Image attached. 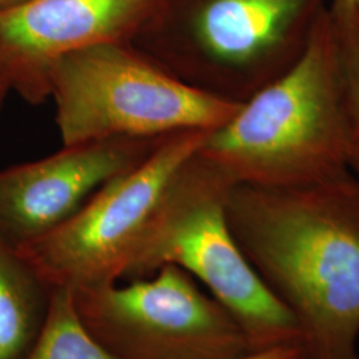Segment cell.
<instances>
[{"label":"cell","mask_w":359,"mask_h":359,"mask_svg":"<svg viewBox=\"0 0 359 359\" xmlns=\"http://www.w3.org/2000/svg\"><path fill=\"white\" fill-rule=\"evenodd\" d=\"M231 233L293 314L304 359H359V181L348 170L306 185H233Z\"/></svg>","instance_id":"cell-1"},{"label":"cell","mask_w":359,"mask_h":359,"mask_svg":"<svg viewBox=\"0 0 359 359\" xmlns=\"http://www.w3.org/2000/svg\"><path fill=\"white\" fill-rule=\"evenodd\" d=\"M327 13L329 8L302 57L241 104L200 148L198 154L233 185L297 187L350 170L359 135Z\"/></svg>","instance_id":"cell-2"},{"label":"cell","mask_w":359,"mask_h":359,"mask_svg":"<svg viewBox=\"0 0 359 359\" xmlns=\"http://www.w3.org/2000/svg\"><path fill=\"white\" fill-rule=\"evenodd\" d=\"M332 0H158L133 44L170 74L244 103L308 50Z\"/></svg>","instance_id":"cell-3"},{"label":"cell","mask_w":359,"mask_h":359,"mask_svg":"<svg viewBox=\"0 0 359 359\" xmlns=\"http://www.w3.org/2000/svg\"><path fill=\"white\" fill-rule=\"evenodd\" d=\"M233 184L198 152L170 180L124 280L176 265L209 289L244 329L253 348L302 344L293 314L262 281L231 231L226 200Z\"/></svg>","instance_id":"cell-4"},{"label":"cell","mask_w":359,"mask_h":359,"mask_svg":"<svg viewBox=\"0 0 359 359\" xmlns=\"http://www.w3.org/2000/svg\"><path fill=\"white\" fill-rule=\"evenodd\" d=\"M48 86L63 145L212 132L243 104L182 81L133 43H103L67 55L52 67Z\"/></svg>","instance_id":"cell-5"},{"label":"cell","mask_w":359,"mask_h":359,"mask_svg":"<svg viewBox=\"0 0 359 359\" xmlns=\"http://www.w3.org/2000/svg\"><path fill=\"white\" fill-rule=\"evenodd\" d=\"M209 133L168 136L140 165L105 184L62 225L16 246L19 255L50 292H77L124 280L170 180Z\"/></svg>","instance_id":"cell-6"},{"label":"cell","mask_w":359,"mask_h":359,"mask_svg":"<svg viewBox=\"0 0 359 359\" xmlns=\"http://www.w3.org/2000/svg\"><path fill=\"white\" fill-rule=\"evenodd\" d=\"M72 295L84 327L117 358L234 359L256 351L231 313L176 265Z\"/></svg>","instance_id":"cell-7"},{"label":"cell","mask_w":359,"mask_h":359,"mask_svg":"<svg viewBox=\"0 0 359 359\" xmlns=\"http://www.w3.org/2000/svg\"><path fill=\"white\" fill-rule=\"evenodd\" d=\"M158 0H25L0 11V71L10 90L48 100L52 67L103 43H133Z\"/></svg>","instance_id":"cell-8"},{"label":"cell","mask_w":359,"mask_h":359,"mask_svg":"<svg viewBox=\"0 0 359 359\" xmlns=\"http://www.w3.org/2000/svg\"><path fill=\"white\" fill-rule=\"evenodd\" d=\"M164 139L63 145L43 158L1 169L0 236L20 246L57 228L105 184L140 165Z\"/></svg>","instance_id":"cell-9"},{"label":"cell","mask_w":359,"mask_h":359,"mask_svg":"<svg viewBox=\"0 0 359 359\" xmlns=\"http://www.w3.org/2000/svg\"><path fill=\"white\" fill-rule=\"evenodd\" d=\"M50 290L0 236V359H25L46 320Z\"/></svg>","instance_id":"cell-10"},{"label":"cell","mask_w":359,"mask_h":359,"mask_svg":"<svg viewBox=\"0 0 359 359\" xmlns=\"http://www.w3.org/2000/svg\"><path fill=\"white\" fill-rule=\"evenodd\" d=\"M25 359H120L100 345L77 316L67 289L50 292L48 310L35 344Z\"/></svg>","instance_id":"cell-11"},{"label":"cell","mask_w":359,"mask_h":359,"mask_svg":"<svg viewBox=\"0 0 359 359\" xmlns=\"http://www.w3.org/2000/svg\"><path fill=\"white\" fill-rule=\"evenodd\" d=\"M327 15L339 75L359 135V6L330 4Z\"/></svg>","instance_id":"cell-12"},{"label":"cell","mask_w":359,"mask_h":359,"mask_svg":"<svg viewBox=\"0 0 359 359\" xmlns=\"http://www.w3.org/2000/svg\"><path fill=\"white\" fill-rule=\"evenodd\" d=\"M234 359H304V350L299 345L271 347Z\"/></svg>","instance_id":"cell-13"},{"label":"cell","mask_w":359,"mask_h":359,"mask_svg":"<svg viewBox=\"0 0 359 359\" xmlns=\"http://www.w3.org/2000/svg\"><path fill=\"white\" fill-rule=\"evenodd\" d=\"M350 170L359 181V142L353 157H351V161H350Z\"/></svg>","instance_id":"cell-14"},{"label":"cell","mask_w":359,"mask_h":359,"mask_svg":"<svg viewBox=\"0 0 359 359\" xmlns=\"http://www.w3.org/2000/svg\"><path fill=\"white\" fill-rule=\"evenodd\" d=\"M10 92H11V90H10V86H8V83H7L6 77L3 75V72L0 71V105L3 104L4 99H6V96H7Z\"/></svg>","instance_id":"cell-15"},{"label":"cell","mask_w":359,"mask_h":359,"mask_svg":"<svg viewBox=\"0 0 359 359\" xmlns=\"http://www.w3.org/2000/svg\"><path fill=\"white\" fill-rule=\"evenodd\" d=\"M22 1H25V0H0V11L7 10L10 7H13V6H16V4L22 3Z\"/></svg>","instance_id":"cell-16"},{"label":"cell","mask_w":359,"mask_h":359,"mask_svg":"<svg viewBox=\"0 0 359 359\" xmlns=\"http://www.w3.org/2000/svg\"><path fill=\"white\" fill-rule=\"evenodd\" d=\"M332 6H359V0H332Z\"/></svg>","instance_id":"cell-17"}]
</instances>
